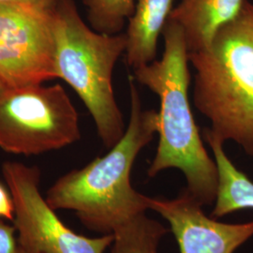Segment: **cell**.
<instances>
[{
    "label": "cell",
    "mask_w": 253,
    "mask_h": 253,
    "mask_svg": "<svg viewBox=\"0 0 253 253\" xmlns=\"http://www.w3.org/2000/svg\"><path fill=\"white\" fill-rule=\"evenodd\" d=\"M130 117L123 137L103 157L59 177L45 200L54 210L73 211L82 224L101 235H114L149 210V197L132 187L130 173L136 159L159 127V113L146 110L129 76Z\"/></svg>",
    "instance_id": "obj_1"
},
{
    "label": "cell",
    "mask_w": 253,
    "mask_h": 253,
    "mask_svg": "<svg viewBox=\"0 0 253 253\" xmlns=\"http://www.w3.org/2000/svg\"><path fill=\"white\" fill-rule=\"evenodd\" d=\"M2 173L13 198L12 223L22 248L39 253H104L113 244L114 235L87 237L64 223L41 192L37 166L5 162Z\"/></svg>",
    "instance_id": "obj_6"
},
{
    "label": "cell",
    "mask_w": 253,
    "mask_h": 253,
    "mask_svg": "<svg viewBox=\"0 0 253 253\" xmlns=\"http://www.w3.org/2000/svg\"><path fill=\"white\" fill-rule=\"evenodd\" d=\"M52 18L57 78L80 97L102 144L110 149L126 131L113 88L115 66L126 51V34L95 31L81 18L73 0H57Z\"/></svg>",
    "instance_id": "obj_4"
},
{
    "label": "cell",
    "mask_w": 253,
    "mask_h": 253,
    "mask_svg": "<svg viewBox=\"0 0 253 253\" xmlns=\"http://www.w3.org/2000/svg\"><path fill=\"white\" fill-rule=\"evenodd\" d=\"M18 250V235L14 224L0 218V253H17Z\"/></svg>",
    "instance_id": "obj_14"
},
{
    "label": "cell",
    "mask_w": 253,
    "mask_h": 253,
    "mask_svg": "<svg viewBox=\"0 0 253 253\" xmlns=\"http://www.w3.org/2000/svg\"><path fill=\"white\" fill-rule=\"evenodd\" d=\"M78 113L60 84L6 88L0 95V148L36 156L79 141Z\"/></svg>",
    "instance_id": "obj_5"
},
{
    "label": "cell",
    "mask_w": 253,
    "mask_h": 253,
    "mask_svg": "<svg viewBox=\"0 0 253 253\" xmlns=\"http://www.w3.org/2000/svg\"><path fill=\"white\" fill-rule=\"evenodd\" d=\"M57 0H0V5L50 11Z\"/></svg>",
    "instance_id": "obj_16"
},
{
    "label": "cell",
    "mask_w": 253,
    "mask_h": 253,
    "mask_svg": "<svg viewBox=\"0 0 253 253\" xmlns=\"http://www.w3.org/2000/svg\"><path fill=\"white\" fill-rule=\"evenodd\" d=\"M87 20L95 31L117 35L122 33L126 20L135 10L136 0H82Z\"/></svg>",
    "instance_id": "obj_13"
},
{
    "label": "cell",
    "mask_w": 253,
    "mask_h": 253,
    "mask_svg": "<svg viewBox=\"0 0 253 253\" xmlns=\"http://www.w3.org/2000/svg\"><path fill=\"white\" fill-rule=\"evenodd\" d=\"M149 210L168 221L180 253H235L253 237V220L225 223L208 216L186 188L173 199L149 197Z\"/></svg>",
    "instance_id": "obj_8"
},
{
    "label": "cell",
    "mask_w": 253,
    "mask_h": 253,
    "mask_svg": "<svg viewBox=\"0 0 253 253\" xmlns=\"http://www.w3.org/2000/svg\"><path fill=\"white\" fill-rule=\"evenodd\" d=\"M14 203L8 186L0 182V218L13 222Z\"/></svg>",
    "instance_id": "obj_15"
},
{
    "label": "cell",
    "mask_w": 253,
    "mask_h": 253,
    "mask_svg": "<svg viewBox=\"0 0 253 253\" xmlns=\"http://www.w3.org/2000/svg\"><path fill=\"white\" fill-rule=\"evenodd\" d=\"M52 10L0 5V82L5 88L57 78Z\"/></svg>",
    "instance_id": "obj_7"
},
{
    "label": "cell",
    "mask_w": 253,
    "mask_h": 253,
    "mask_svg": "<svg viewBox=\"0 0 253 253\" xmlns=\"http://www.w3.org/2000/svg\"><path fill=\"white\" fill-rule=\"evenodd\" d=\"M169 229L142 214L114 234L111 253H159L160 243Z\"/></svg>",
    "instance_id": "obj_12"
},
{
    "label": "cell",
    "mask_w": 253,
    "mask_h": 253,
    "mask_svg": "<svg viewBox=\"0 0 253 253\" xmlns=\"http://www.w3.org/2000/svg\"><path fill=\"white\" fill-rule=\"evenodd\" d=\"M35 253V252H31V251H28V250H26V249H24V248H22L20 245H19V250L18 253Z\"/></svg>",
    "instance_id": "obj_17"
},
{
    "label": "cell",
    "mask_w": 253,
    "mask_h": 253,
    "mask_svg": "<svg viewBox=\"0 0 253 253\" xmlns=\"http://www.w3.org/2000/svg\"><path fill=\"white\" fill-rule=\"evenodd\" d=\"M174 0H136L135 10L126 28V63L133 70L156 60L158 42L163 34Z\"/></svg>",
    "instance_id": "obj_10"
},
{
    "label": "cell",
    "mask_w": 253,
    "mask_h": 253,
    "mask_svg": "<svg viewBox=\"0 0 253 253\" xmlns=\"http://www.w3.org/2000/svg\"><path fill=\"white\" fill-rule=\"evenodd\" d=\"M245 0H181L169 19L180 26L188 53L208 49L217 30L235 19Z\"/></svg>",
    "instance_id": "obj_9"
},
{
    "label": "cell",
    "mask_w": 253,
    "mask_h": 253,
    "mask_svg": "<svg viewBox=\"0 0 253 253\" xmlns=\"http://www.w3.org/2000/svg\"><path fill=\"white\" fill-rule=\"evenodd\" d=\"M5 89H6V88H5V86H4V85L1 84V82H0V95L2 94V92L5 90Z\"/></svg>",
    "instance_id": "obj_18"
},
{
    "label": "cell",
    "mask_w": 253,
    "mask_h": 253,
    "mask_svg": "<svg viewBox=\"0 0 253 253\" xmlns=\"http://www.w3.org/2000/svg\"><path fill=\"white\" fill-rule=\"evenodd\" d=\"M195 70L193 103L222 143L253 157V2L217 31L208 49L189 53Z\"/></svg>",
    "instance_id": "obj_3"
},
{
    "label": "cell",
    "mask_w": 253,
    "mask_h": 253,
    "mask_svg": "<svg viewBox=\"0 0 253 253\" xmlns=\"http://www.w3.org/2000/svg\"><path fill=\"white\" fill-rule=\"evenodd\" d=\"M162 35V58L134 69L132 76L161 102L159 145L147 175L153 178L164 170L178 169L190 194L204 207L211 206L217 196V165L204 145L190 108V62L184 33L177 23L168 19Z\"/></svg>",
    "instance_id": "obj_2"
},
{
    "label": "cell",
    "mask_w": 253,
    "mask_h": 253,
    "mask_svg": "<svg viewBox=\"0 0 253 253\" xmlns=\"http://www.w3.org/2000/svg\"><path fill=\"white\" fill-rule=\"evenodd\" d=\"M203 138L210 146L217 169V196L210 214L220 218L239 210L253 209V182L236 168L224 150V143L214 135L209 127Z\"/></svg>",
    "instance_id": "obj_11"
}]
</instances>
